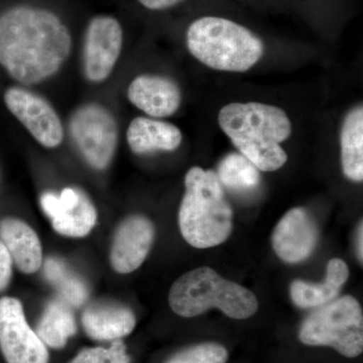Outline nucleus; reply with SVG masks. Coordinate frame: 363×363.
Masks as SVG:
<instances>
[{"instance_id": "1", "label": "nucleus", "mask_w": 363, "mask_h": 363, "mask_svg": "<svg viewBox=\"0 0 363 363\" xmlns=\"http://www.w3.org/2000/svg\"><path fill=\"white\" fill-rule=\"evenodd\" d=\"M71 49L69 28L49 9L14 6L0 16V65L21 84L52 77Z\"/></svg>"}, {"instance_id": "2", "label": "nucleus", "mask_w": 363, "mask_h": 363, "mask_svg": "<svg viewBox=\"0 0 363 363\" xmlns=\"http://www.w3.org/2000/svg\"><path fill=\"white\" fill-rule=\"evenodd\" d=\"M218 123L240 154L259 171H277L288 161L279 143L290 138L292 123L283 109L257 102L227 104L219 112Z\"/></svg>"}, {"instance_id": "3", "label": "nucleus", "mask_w": 363, "mask_h": 363, "mask_svg": "<svg viewBox=\"0 0 363 363\" xmlns=\"http://www.w3.org/2000/svg\"><path fill=\"white\" fill-rule=\"evenodd\" d=\"M186 192L179 210L184 240L196 248H210L228 240L233 230V208L213 171L189 169Z\"/></svg>"}, {"instance_id": "4", "label": "nucleus", "mask_w": 363, "mask_h": 363, "mask_svg": "<svg viewBox=\"0 0 363 363\" xmlns=\"http://www.w3.org/2000/svg\"><path fill=\"white\" fill-rule=\"evenodd\" d=\"M189 51L209 68L245 72L264 52L262 40L240 23L217 16H204L189 26Z\"/></svg>"}, {"instance_id": "5", "label": "nucleus", "mask_w": 363, "mask_h": 363, "mask_svg": "<svg viewBox=\"0 0 363 363\" xmlns=\"http://www.w3.org/2000/svg\"><path fill=\"white\" fill-rule=\"evenodd\" d=\"M169 304L181 317H196L217 308L236 320L252 317L259 308L248 289L222 278L208 267H198L177 279L169 291Z\"/></svg>"}, {"instance_id": "6", "label": "nucleus", "mask_w": 363, "mask_h": 363, "mask_svg": "<svg viewBox=\"0 0 363 363\" xmlns=\"http://www.w3.org/2000/svg\"><path fill=\"white\" fill-rule=\"evenodd\" d=\"M298 337L306 345L329 346L344 357H358L363 350L359 303L352 296H343L317 308L303 322Z\"/></svg>"}, {"instance_id": "7", "label": "nucleus", "mask_w": 363, "mask_h": 363, "mask_svg": "<svg viewBox=\"0 0 363 363\" xmlns=\"http://www.w3.org/2000/svg\"><path fill=\"white\" fill-rule=\"evenodd\" d=\"M69 133L74 145L93 169H105L116 154L118 128L104 105H81L72 113Z\"/></svg>"}, {"instance_id": "8", "label": "nucleus", "mask_w": 363, "mask_h": 363, "mask_svg": "<svg viewBox=\"0 0 363 363\" xmlns=\"http://www.w3.org/2000/svg\"><path fill=\"white\" fill-rule=\"evenodd\" d=\"M0 350L7 363H48L49 352L26 321L18 298H0Z\"/></svg>"}, {"instance_id": "9", "label": "nucleus", "mask_w": 363, "mask_h": 363, "mask_svg": "<svg viewBox=\"0 0 363 363\" xmlns=\"http://www.w3.org/2000/svg\"><path fill=\"white\" fill-rule=\"evenodd\" d=\"M123 32L116 18H93L86 28L83 70L90 82H104L111 75L123 49Z\"/></svg>"}, {"instance_id": "10", "label": "nucleus", "mask_w": 363, "mask_h": 363, "mask_svg": "<svg viewBox=\"0 0 363 363\" xmlns=\"http://www.w3.org/2000/svg\"><path fill=\"white\" fill-rule=\"evenodd\" d=\"M7 108L43 147H58L63 142L64 128L51 104L32 91L9 88L4 93Z\"/></svg>"}, {"instance_id": "11", "label": "nucleus", "mask_w": 363, "mask_h": 363, "mask_svg": "<svg viewBox=\"0 0 363 363\" xmlns=\"http://www.w3.org/2000/svg\"><path fill=\"white\" fill-rule=\"evenodd\" d=\"M40 206L61 235L83 238L96 224V209L80 189L65 188L60 194L45 192L40 196Z\"/></svg>"}, {"instance_id": "12", "label": "nucleus", "mask_w": 363, "mask_h": 363, "mask_svg": "<svg viewBox=\"0 0 363 363\" xmlns=\"http://www.w3.org/2000/svg\"><path fill=\"white\" fill-rule=\"evenodd\" d=\"M318 242V228L303 208H294L279 220L272 236V247L278 257L289 264L307 259Z\"/></svg>"}, {"instance_id": "13", "label": "nucleus", "mask_w": 363, "mask_h": 363, "mask_svg": "<svg viewBox=\"0 0 363 363\" xmlns=\"http://www.w3.org/2000/svg\"><path fill=\"white\" fill-rule=\"evenodd\" d=\"M155 238L152 221L133 215L121 222L112 242L111 262L114 271L130 274L142 266L147 259Z\"/></svg>"}, {"instance_id": "14", "label": "nucleus", "mask_w": 363, "mask_h": 363, "mask_svg": "<svg viewBox=\"0 0 363 363\" xmlns=\"http://www.w3.org/2000/svg\"><path fill=\"white\" fill-rule=\"evenodd\" d=\"M128 97L140 111L156 118L173 116L182 101L180 87L175 81L157 75H140L133 79Z\"/></svg>"}, {"instance_id": "15", "label": "nucleus", "mask_w": 363, "mask_h": 363, "mask_svg": "<svg viewBox=\"0 0 363 363\" xmlns=\"http://www.w3.org/2000/svg\"><path fill=\"white\" fill-rule=\"evenodd\" d=\"M0 241L6 245L16 267L23 274H33L42 267V245L32 227L20 219L0 220Z\"/></svg>"}, {"instance_id": "16", "label": "nucleus", "mask_w": 363, "mask_h": 363, "mask_svg": "<svg viewBox=\"0 0 363 363\" xmlns=\"http://www.w3.org/2000/svg\"><path fill=\"white\" fill-rule=\"evenodd\" d=\"M133 312L113 303H96L86 308L82 324L89 337L95 340H118L125 337L135 327Z\"/></svg>"}, {"instance_id": "17", "label": "nucleus", "mask_w": 363, "mask_h": 363, "mask_svg": "<svg viewBox=\"0 0 363 363\" xmlns=\"http://www.w3.org/2000/svg\"><path fill=\"white\" fill-rule=\"evenodd\" d=\"M128 145L136 155L157 150L173 152L180 147L183 135L174 124L147 117H136L126 133Z\"/></svg>"}, {"instance_id": "18", "label": "nucleus", "mask_w": 363, "mask_h": 363, "mask_svg": "<svg viewBox=\"0 0 363 363\" xmlns=\"http://www.w3.org/2000/svg\"><path fill=\"white\" fill-rule=\"evenodd\" d=\"M350 278V269L343 260L333 259L327 267L326 279L322 284H310L294 281L291 285V297L294 304L303 309L319 308L337 297L341 288Z\"/></svg>"}, {"instance_id": "19", "label": "nucleus", "mask_w": 363, "mask_h": 363, "mask_svg": "<svg viewBox=\"0 0 363 363\" xmlns=\"http://www.w3.org/2000/svg\"><path fill=\"white\" fill-rule=\"evenodd\" d=\"M341 162L344 175L350 180H363V108L358 106L347 114L340 136Z\"/></svg>"}, {"instance_id": "20", "label": "nucleus", "mask_w": 363, "mask_h": 363, "mask_svg": "<svg viewBox=\"0 0 363 363\" xmlns=\"http://www.w3.org/2000/svg\"><path fill=\"white\" fill-rule=\"evenodd\" d=\"M76 330V321L69 305L63 300H56L45 308L35 333L45 345L61 350Z\"/></svg>"}, {"instance_id": "21", "label": "nucleus", "mask_w": 363, "mask_h": 363, "mask_svg": "<svg viewBox=\"0 0 363 363\" xmlns=\"http://www.w3.org/2000/svg\"><path fill=\"white\" fill-rule=\"evenodd\" d=\"M219 181L235 194H252L260 186L259 169L241 154L227 155L218 167Z\"/></svg>"}, {"instance_id": "22", "label": "nucleus", "mask_w": 363, "mask_h": 363, "mask_svg": "<svg viewBox=\"0 0 363 363\" xmlns=\"http://www.w3.org/2000/svg\"><path fill=\"white\" fill-rule=\"evenodd\" d=\"M45 279L56 288L64 302L80 307L87 300L89 291L84 281L66 266L65 262L49 257L44 264Z\"/></svg>"}, {"instance_id": "23", "label": "nucleus", "mask_w": 363, "mask_h": 363, "mask_svg": "<svg viewBox=\"0 0 363 363\" xmlns=\"http://www.w3.org/2000/svg\"><path fill=\"white\" fill-rule=\"evenodd\" d=\"M228 352L217 343H202L179 352L167 363H225Z\"/></svg>"}, {"instance_id": "24", "label": "nucleus", "mask_w": 363, "mask_h": 363, "mask_svg": "<svg viewBox=\"0 0 363 363\" xmlns=\"http://www.w3.org/2000/svg\"><path fill=\"white\" fill-rule=\"evenodd\" d=\"M130 360L125 345L118 339L108 350L96 347L82 350L69 363H128Z\"/></svg>"}, {"instance_id": "25", "label": "nucleus", "mask_w": 363, "mask_h": 363, "mask_svg": "<svg viewBox=\"0 0 363 363\" xmlns=\"http://www.w3.org/2000/svg\"><path fill=\"white\" fill-rule=\"evenodd\" d=\"M13 259L6 245L0 241V292L6 290L13 276Z\"/></svg>"}, {"instance_id": "26", "label": "nucleus", "mask_w": 363, "mask_h": 363, "mask_svg": "<svg viewBox=\"0 0 363 363\" xmlns=\"http://www.w3.org/2000/svg\"><path fill=\"white\" fill-rule=\"evenodd\" d=\"M142 6L150 11H164L178 6L184 0H138Z\"/></svg>"}, {"instance_id": "27", "label": "nucleus", "mask_w": 363, "mask_h": 363, "mask_svg": "<svg viewBox=\"0 0 363 363\" xmlns=\"http://www.w3.org/2000/svg\"><path fill=\"white\" fill-rule=\"evenodd\" d=\"M362 238H363V226H362V222H360L359 225H358L357 235V257H358V259L360 260V262H362V264L363 262Z\"/></svg>"}]
</instances>
